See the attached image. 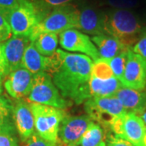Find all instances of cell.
<instances>
[{
	"mask_svg": "<svg viewBox=\"0 0 146 146\" xmlns=\"http://www.w3.org/2000/svg\"><path fill=\"white\" fill-rule=\"evenodd\" d=\"M26 1H29V2H32V3H36V2L39 1V0H26Z\"/></svg>",
	"mask_w": 146,
	"mask_h": 146,
	"instance_id": "37",
	"label": "cell"
},
{
	"mask_svg": "<svg viewBox=\"0 0 146 146\" xmlns=\"http://www.w3.org/2000/svg\"><path fill=\"white\" fill-rule=\"evenodd\" d=\"M121 102L127 112L141 115L146 110V91L122 86L114 96Z\"/></svg>",
	"mask_w": 146,
	"mask_h": 146,
	"instance_id": "16",
	"label": "cell"
},
{
	"mask_svg": "<svg viewBox=\"0 0 146 146\" xmlns=\"http://www.w3.org/2000/svg\"><path fill=\"white\" fill-rule=\"evenodd\" d=\"M92 122L93 119L88 115H66L59 126L58 137L65 145L77 146L79 141Z\"/></svg>",
	"mask_w": 146,
	"mask_h": 146,
	"instance_id": "11",
	"label": "cell"
},
{
	"mask_svg": "<svg viewBox=\"0 0 146 146\" xmlns=\"http://www.w3.org/2000/svg\"><path fill=\"white\" fill-rule=\"evenodd\" d=\"M42 1L50 7H57L71 4L75 0H42Z\"/></svg>",
	"mask_w": 146,
	"mask_h": 146,
	"instance_id": "32",
	"label": "cell"
},
{
	"mask_svg": "<svg viewBox=\"0 0 146 146\" xmlns=\"http://www.w3.org/2000/svg\"><path fill=\"white\" fill-rule=\"evenodd\" d=\"M76 29L94 36L106 34L105 12L91 6H84L79 9V22Z\"/></svg>",
	"mask_w": 146,
	"mask_h": 146,
	"instance_id": "15",
	"label": "cell"
},
{
	"mask_svg": "<svg viewBox=\"0 0 146 146\" xmlns=\"http://www.w3.org/2000/svg\"><path fill=\"white\" fill-rule=\"evenodd\" d=\"M106 34L118 39L124 46H133L144 29L135 13L130 10L111 9L105 12Z\"/></svg>",
	"mask_w": 146,
	"mask_h": 146,
	"instance_id": "2",
	"label": "cell"
},
{
	"mask_svg": "<svg viewBox=\"0 0 146 146\" xmlns=\"http://www.w3.org/2000/svg\"><path fill=\"white\" fill-rule=\"evenodd\" d=\"M49 57L47 73L63 98H70L76 104L89 99L93 60L83 54L65 52L59 49Z\"/></svg>",
	"mask_w": 146,
	"mask_h": 146,
	"instance_id": "1",
	"label": "cell"
},
{
	"mask_svg": "<svg viewBox=\"0 0 146 146\" xmlns=\"http://www.w3.org/2000/svg\"><path fill=\"white\" fill-rule=\"evenodd\" d=\"M13 106L8 98L0 96V130L16 129L13 117Z\"/></svg>",
	"mask_w": 146,
	"mask_h": 146,
	"instance_id": "22",
	"label": "cell"
},
{
	"mask_svg": "<svg viewBox=\"0 0 146 146\" xmlns=\"http://www.w3.org/2000/svg\"><path fill=\"white\" fill-rule=\"evenodd\" d=\"M7 76V68H6L5 60H4V56L3 53L2 44L0 43V76L6 77Z\"/></svg>",
	"mask_w": 146,
	"mask_h": 146,
	"instance_id": "33",
	"label": "cell"
},
{
	"mask_svg": "<svg viewBox=\"0 0 146 146\" xmlns=\"http://www.w3.org/2000/svg\"><path fill=\"white\" fill-rule=\"evenodd\" d=\"M141 118V119L143 120V122H144V123H145V127H146V110L142 113L140 116Z\"/></svg>",
	"mask_w": 146,
	"mask_h": 146,
	"instance_id": "34",
	"label": "cell"
},
{
	"mask_svg": "<svg viewBox=\"0 0 146 146\" xmlns=\"http://www.w3.org/2000/svg\"><path fill=\"white\" fill-rule=\"evenodd\" d=\"M30 106L36 133L46 141L58 142L59 126L67 115L64 110L37 103Z\"/></svg>",
	"mask_w": 146,
	"mask_h": 146,
	"instance_id": "6",
	"label": "cell"
},
{
	"mask_svg": "<svg viewBox=\"0 0 146 146\" xmlns=\"http://www.w3.org/2000/svg\"><path fill=\"white\" fill-rule=\"evenodd\" d=\"M2 94V86H0V94Z\"/></svg>",
	"mask_w": 146,
	"mask_h": 146,
	"instance_id": "39",
	"label": "cell"
},
{
	"mask_svg": "<svg viewBox=\"0 0 146 146\" xmlns=\"http://www.w3.org/2000/svg\"><path fill=\"white\" fill-rule=\"evenodd\" d=\"M11 30L8 22L0 14V43L6 42L11 36Z\"/></svg>",
	"mask_w": 146,
	"mask_h": 146,
	"instance_id": "30",
	"label": "cell"
},
{
	"mask_svg": "<svg viewBox=\"0 0 146 146\" xmlns=\"http://www.w3.org/2000/svg\"><path fill=\"white\" fill-rule=\"evenodd\" d=\"M110 128L115 136L129 141L136 146H144L146 127L139 115L126 112L112 123Z\"/></svg>",
	"mask_w": 146,
	"mask_h": 146,
	"instance_id": "8",
	"label": "cell"
},
{
	"mask_svg": "<svg viewBox=\"0 0 146 146\" xmlns=\"http://www.w3.org/2000/svg\"><path fill=\"white\" fill-rule=\"evenodd\" d=\"M84 110L93 121L109 127L117 118L127 112L115 97L91 98L85 101Z\"/></svg>",
	"mask_w": 146,
	"mask_h": 146,
	"instance_id": "7",
	"label": "cell"
},
{
	"mask_svg": "<svg viewBox=\"0 0 146 146\" xmlns=\"http://www.w3.org/2000/svg\"><path fill=\"white\" fill-rule=\"evenodd\" d=\"M26 99L31 103L46 105L63 110L71 106L70 102L61 95L51 76L46 72L33 76L32 88Z\"/></svg>",
	"mask_w": 146,
	"mask_h": 146,
	"instance_id": "5",
	"label": "cell"
},
{
	"mask_svg": "<svg viewBox=\"0 0 146 146\" xmlns=\"http://www.w3.org/2000/svg\"><path fill=\"white\" fill-rule=\"evenodd\" d=\"M106 3L115 9L130 10L138 5L139 0H106Z\"/></svg>",
	"mask_w": 146,
	"mask_h": 146,
	"instance_id": "26",
	"label": "cell"
},
{
	"mask_svg": "<svg viewBox=\"0 0 146 146\" xmlns=\"http://www.w3.org/2000/svg\"><path fill=\"white\" fill-rule=\"evenodd\" d=\"M50 8L42 0L36 3L20 0L19 6L6 18L12 34L29 36L33 28L50 13Z\"/></svg>",
	"mask_w": 146,
	"mask_h": 146,
	"instance_id": "3",
	"label": "cell"
},
{
	"mask_svg": "<svg viewBox=\"0 0 146 146\" xmlns=\"http://www.w3.org/2000/svg\"><path fill=\"white\" fill-rule=\"evenodd\" d=\"M98 146H106V143H105L104 141H102V142H101Z\"/></svg>",
	"mask_w": 146,
	"mask_h": 146,
	"instance_id": "36",
	"label": "cell"
},
{
	"mask_svg": "<svg viewBox=\"0 0 146 146\" xmlns=\"http://www.w3.org/2000/svg\"><path fill=\"white\" fill-rule=\"evenodd\" d=\"M131 50L146 62V31L144 30L139 40L131 47Z\"/></svg>",
	"mask_w": 146,
	"mask_h": 146,
	"instance_id": "28",
	"label": "cell"
},
{
	"mask_svg": "<svg viewBox=\"0 0 146 146\" xmlns=\"http://www.w3.org/2000/svg\"><path fill=\"white\" fill-rule=\"evenodd\" d=\"M31 43L29 36H11L1 43L7 75L22 68V61L26 47Z\"/></svg>",
	"mask_w": 146,
	"mask_h": 146,
	"instance_id": "12",
	"label": "cell"
},
{
	"mask_svg": "<svg viewBox=\"0 0 146 146\" xmlns=\"http://www.w3.org/2000/svg\"><path fill=\"white\" fill-rule=\"evenodd\" d=\"M12 117L21 141L25 142L35 132L34 117L30 104L22 99L19 100L13 106Z\"/></svg>",
	"mask_w": 146,
	"mask_h": 146,
	"instance_id": "14",
	"label": "cell"
},
{
	"mask_svg": "<svg viewBox=\"0 0 146 146\" xmlns=\"http://www.w3.org/2000/svg\"><path fill=\"white\" fill-rule=\"evenodd\" d=\"M37 51L44 56H51L57 50L58 35L53 33H42L32 42Z\"/></svg>",
	"mask_w": 146,
	"mask_h": 146,
	"instance_id": "20",
	"label": "cell"
},
{
	"mask_svg": "<svg viewBox=\"0 0 146 146\" xmlns=\"http://www.w3.org/2000/svg\"><path fill=\"white\" fill-rule=\"evenodd\" d=\"M114 76V73L107 59L99 58L93 63L91 69V77L100 80H107Z\"/></svg>",
	"mask_w": 146,
	"mask_h": 146,
	"instance_id": "23",
	"label": "cell"
},
{
	"mask_svg": "<svg viewBox=\"0 0 146 146\" xmlns=\"http://www.w3.org/2000/svg\"><path fill=\"white\" fill-rule=\"evenodd\" d=\"M33 76L24 68L9 73L3 84L6 91L15 99L26 98L32 88Z\"/></svg>",
	"mask_w": 146,
	"mask_h": 146,
	"instance_id": "13",
	"label": "cell"
},
{
	"mask_svg": "<svg viewBox=\"0 0 146 146\" xmlns=\"http://www.w3.org/2000/svg\"><path fill=\"white\" fill-rule=\"evenodd\" d=\"M58 43L64 50L82 53L94 61L101 58L91 38L77 29H71L58 33Z\"/></svg>",
	"mask_w": 146,
	"mask_h": 146,
	"instance_id": "9",
	"label": "cell"
},
{
	"mask_svg": "<svg viewBox=\"0 0 146 146\" xmlns=\"http://www.w3.org/2000/svg\"><path fill=\"white\" fill-rule=\"evenodd\" d=\"M123 86L116 77L100 80L91 77L89 83V94L90 98L94 97H114L117 91Z\"/></svg>",
	"mask_w": 146,
	"mask_h": 146,
	"instance_id": "19",
	"label": "cell"
},
{
	"mask_svg": "<svg viewBox=\"0 0 146 146\" xmlns=\"http://www.w3.org/2000/svg\"><path fill=\"white\" fill-rule=\"evenodd\" d=\"M79 22V8L73 4L54 7L52 11L41 22L33 28L29 39L33 42L37 36L45 33H60L62 32L77 29Z\"/></svg>",
	"mask_w": 146,
	"mask_h": 146,
	"instance_id": "4",
	"label": "cell"
},
{
	"mask_svg": "<svg viewBox=\"0 0 146 146\" xmlns=\"http://www.w3.org/2000/svg\"><path fill=\"white\" fill-rule=\"evenodd\" d=\"M24 143L23 146H58V142L46 141L39 136L36 131Z\"/></svg>",
	"mask_w": 146,
	"mask_h": 146,
	"instance_id": "27",
	"label": "cell"
},
{
	"mask_svg": "<svg viewBox=\"0 0 146 146\" xmlns=\"http://www.w3.org/2000/svg\"><path fill=\"white\" fill-rule=\"evenodd\" d=\"M145 31H146V29H145Z\"/></svg>",
	"mask_w": 146,
	"mask_h": 146,
	"instance_id": "41",
	"label": "cell"
},
{
	"mask_svg": "<svg viewBox=\"0 0 146 146\" xmlns=\"http://www.w3.org/2000/svg\"><path fill=\"white\" fill-rule=\"evenodd\" d=\"M143 145L146 146V132L145 135V137H144V141H143Z\"/></svg>",
	"mask_w": 146,
	"mask_h": 146,
	"instance_id": "35",
	"label": "cell"
},
{
	"mask_svg": "<svg viewBox=\"0 0 146 146\" xmlns=\"http://www.w3.org/2000/svg\"><path fill=\"white\" fill-rule=\"evenodd\" d=\"M120 82L127 88L139 90L145 89L146 62L131 49L128 51L125 70Z\"/></svg>",
	"mask_w": 146,
	"mask_h": 146,
	"instance_id": "10",
	"label": "cell"
},
{
	"mask_svg": "<svg viewBox=\"0 0 146 146\" xmlns=\"http://www.w3.org/2000/svg\"><path fill=\"white\" fill-rule=\"evenodd\" d=\"M103 136V129L93 121L84 133L77 146H98L102 141Z\"/></svg>",
	"mask_w": 146,
	"mask_h": 146,
	"instance_id": "21",
	"label": "cell"
},
{
	"mask_svg": "<svg viewBox=\"0 0 146 146\" xmlns=\"http://www.w3.org/2000/svg\"><path fill=\"white\" fill-rule=\"evenodd\" d=\"M1 81H2V77L0 76V86H1V84H2V82H1Z\"/></svg>",
	"mask_w": 146,
	"mask_h": 146,
	"instance_id": "40",
	"label": "cell"
},
{
	"mask_svg": "<svg viewBox=\"0 0 146 146\" xmlns=\"http://www.w3.org/2000/svg\"><path fill=\"white\" fill-rule=\"evenodd\" d=\"M106 146H136L129 141H126L123 138H120L117 136H110L107 141Z\"/></svg>",
	"mask_w": 146,
	"mask_h": 146,
	"instance_id": "31",
	"label": "cell"
},
{
	"mask_svg": "<svg viewBox=\"0 0 146 146\" xmlns=\"http://www.w3.org/2000/svg\"><path fill=\"white\" fill-rule=\"evenodd\" d=\"M20 4V0H0V14L4 18Z\"/></svg>",
	"mask_w": 146,
	"mask_h": 146,
	"instance_id": "29",
	"label": "cell"
},
{
	"mask_svg": "<svg viewBox=\"0 0 146 146\" xmlns=\"http://www.w3.org/2000/svg\"><path fill=\"white\" fill-rule=\"evenodd\" d=\"M65 146H76V145H65Z\"/></svg>",
	"mask_w": 146,
	"mask_h": 146,
	"instance_id": "38",
	"label": "cell"
},
{
	"mask_svg": "<svg viewBox=\"0 0 146 146\" xmlns=\"http://www.w3.org/2000/svg\"><path fill=\"white\" fill-rule=\"evenodd\" d=\"M50 66V57L41 54L37 51L33 43H31L26 47L24 54L22 68L27 69L32 74L35 75L42 72H48Z\"/></svg>",
	"mask_w": 146,
	"mask_h": 146,
	"instance_id": "18",
	"label": "cell"
},
{
	"mask_svg": "<svg viewBox=\"0 0 146 146\" xmlns=\"http://www.w3.org/2000/svg\"><path fill=\"white\" fill-rule=\"evenodd\" d=\"M0 146H19L16 129L0 130Z\"/></svg>",
	"mask_w": 146,
	"mask_h": 146,
	"instance_id": "25",
	"label": "cell"
},
{
	"mask_svg": "<svg viewBox=\"0 0 146 146\" xmlns=\"http://www.w3.org/2000/svg\"><path fill=\"white\" fill-rule=\"evenodd\" d=\"M91 41L97 47L100 58L107 60L115 57L127 49H129L128 47L124 46L118 39L108 34L92 36Z\"/></svg>",
	"mask_w": 146,
	"mask_h": 146,
	"instance_id": "17",
	"label": "cell"
},
{
	"mask_svg": "<svg viewBox=\"0 0 146 146\" xmlns=\"http://www.w3.org/2000/svg\"><path fill=\"white\" fill-rule=\"evenodd\" d=\"M131 48L127 49L125 50H123V52L119 54L118 55H116L115 57L108 59V63H109L110 66L111 68L112 72L114 73L115 77H116L119 80H122V77L123 76L126 63H127V60L128 51Z\"/></svg>",
	"mask_w": 146,
	"mask_h": 146,
	"instance_id": "24",
	"label": "cell"
}]
</instances>
